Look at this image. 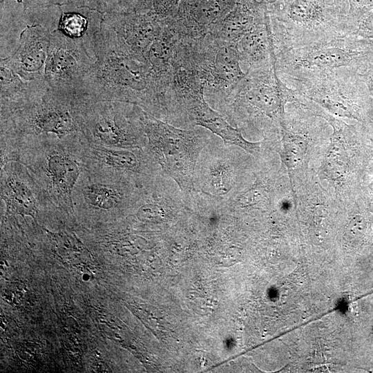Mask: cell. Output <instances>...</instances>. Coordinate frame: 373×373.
<instances>
[{
  "label": "cell",
  "mask_w": 373,
  "mask_h": 373,
  "mask_svg": "<svg viewBox=\"0 0 373 373\" xmlns=\"http://www.w3.org/2000/svg\"><path fill=\"white\" fill-rule=\"evenodd\" d=\"M96 61L77 93L92 102L112 101L141 107L156 117L169 104L168 93L146 59L137 57L118 42L104 21L95 38Z\"/></svg>",
  "instance_id": "cell-1"
},
{
  "label": "cell",
  "mask_w": 373,
  "mask_h": 373,
  "mask_svg": "<svg viewBox=\"0 0 373 373\" xmlns=\"http://www.w3.org/2000/svg\"><path fill=\"white\" fill-rule=\"evenodd\" d=\"M84 140L83 135H49L19 145L12 160L28 169L48 201L69 219H75L73 195L85 170Z\"/></svg>",
  "instance_id": "cell-2"
},
{
  "label": "cell",
  "mask_w": 373,
  "mask_h": 373,
  "mask_svg": "<svg viewBox=\"0 0 373 373\" xmlns=\"http://www.w3.org/2000/svg\"><path fill=\"white\" fill-rule=\"evenodd\" d=\"M88 102L76 92L50 88L37 102L1 120V163L10 161L23 143L49 135H83L82 115Z\"/></svg>",
  "instance_id": "cell-3"
},
{
  "label": "cell",
  "mask_w": 373,
  "mask_h": 373,
  "mask_svg": "<svg viewBox=\"0 0 373 373\" xmlns=\"http://www.w3.org/2000/svg\"><path fill=\"white\" fill-rule=\"evenodd\" d=\"M131 109L146 137L147 153L182 189H192L197 159L205 144L202 137L162 122L137 105Z\"/></svg>",
  "instance_id": "cell-4"
},
{
  "label": "cell",
  "mask_w": 373,
  "mask_h": 373,
  "mask_svg": "<svg viewBox=\"0 0 373 373\" xmlns=\"http://www.w3.org/2000/svg\"><path fill=\"white\" fill-rule=\"evenodd\" d=\"M276 55L321 40L352 34L349 18L325 0H288L270 19Z\"/></svg>",
  "instance_id": "cell-5"
},
{
  "label": "cell",
  "mask_w": 373,
  "mask_h": 373,
  "mask_svg": "<svg viewBox=\"0 0 373 373\" xmlns=\"http://www.w3.org/2000/svg\"><path fill=\"white\" fill-rule=\"evenodd\" d=\"M373 61V45L352 33L283 51L276 55L279 76L301 77L348 68L361 73Z\"/></svg>",
  "instance_id": "cell-6"
},
{
  "label": "cell",
  "mask_w": 373,
  "mask_h": 373,
  "mask_svg": "<svg viewBox=\"0 0 373 373\" xmlns=\"http://www.w3.org/2000/svg\"><path fill=\"white\" fill-rule=\"evenodd\" d=\"M295 93L341 117L361 121L370 113V97L358 73L348 68L301 77L279 76Z\"/></svg>",
  "instance_id": "cell-7"
},
{
  "label": "cell",
  "mask_w": 373,
  "mask_h": 373,
  "mask_svg": "<svg viewBox=\"0 0 373 373\" xmlns=\"http://www.w3.org/2000/svg\"><path fill=\"white\" fill-rule=\"evenodd\" d=\"M235 107L270 121L280 131L285 121L287 102L296 104L298 95L279 77L276 64L246 70L245 76L226 96Z\"/></svg>",
  "instance_id": "cell-8"
},
{
  "label": "cell",
  "mask_w": 373,
  "mask_h": 373,
  "mask_svg": "<svg viewBox=\"0 0 373 373\" xmlns=\"http://www.w3.org/2000/svg\"><path fill=\"white\" fill-rule=\"evenodd\" d=\"M82 127L84 138L93 144L119 149L146 146V137L133 115L131 104L89 99Z\"/></svg>",
  "instance_id": "cell-9"
},
{
  "label": "cell",
  "mask_w": 373,
  "mask_h": 373,
  "mask_svg": "<svg viewBox=\"0 0 373 373\" xmlns=\"http://www.w3.org/2000/svg\"><path fill=\"white\" fill-rule=\"evenodd\" d=\"M135 187L85 169L73 195L75 218L101 221L119 216L135 204Z\"/></svg>",
  "instance_id": "cell-10"
},
{
  "label": "cell",
  "mask_w": 373,
  "mask_h": 373,
  "mask_svg": "<svg viewBox=\"0 0 373 373\" xmlns=\"http://www.w3.org/2000/svg\"><path fill=\"white\" fill-rule=\"evenodd\" d=\"M95 61L83 42L54 29L50 35L45 79L52 89L77 92Z\"/></svg>",
  "instance_id": "cell-11"
},
{
  "label": "cell",
  "mask_w": 373,
  "mask_h": 373,
  "mask_svg": "<svg viewBox=\"0 0 373 373\" xmlns=\"http://www.w3.org/2000/svg\"><path fill=\"white\" fill-rule=\"evenodd\" d=\"M1 204L4 217L30 216L36 222L39 216H63L46 198L28 169L17 161L1 166Z\"/></svg>",
  "instance_id": "cell-12"
},
{
  "label": "cell",
  "mask_w": 373,
  "mask_h": 373,
  "mask_svg": "<svg viewBox=\"0 0 373 373\" xmlns=\"http://www.w3.org/2000/svg\"><path fill=\"white\" fill-rule=\"evenodd\" d=\"M140 149L98 146L84 140L85 169L106 178L134 186L149 175V160Z\"/></svg>",
  "instance_id": "cell-13"
},
{
  "label": "cell",
  "mask_w": 373,
  "mask_h": 373,
  "mask_svg": "<svg viewBox=\"0 0 373 373\" xmlns=\"http://www.w3.org/2000/svg\"><path fill=\"white\" fill-rule=\"evenodd\" d=\"M104 21L112 28L117 41L126 50L144 58L164 26L162 20L150 12L105 14Z\"/></svg>",
  "instance_id": "cell-14"
},
{
  "label": "cell",
  "mask_w": 373,
  "mask_h": 373,
  "mask_svg": "<svg viewBox=\"0 0 373 373\" xmlns=\"http://www.w3.org/2000/svg\"><path fill=\"white\" fill-rule=\"evenodd\" d=\"M0 120L39 101L50 89L44 80H26L4 60L0 67Z\"/></svg>",
  "instance_id": "cell-15"
},
{
  "label": "cell",
  "mask_w": 373,
  "mask_h": 373,
  "mask_svg": "<svg viewBox=\"0 0 373 373\" xmlns=\"http://www.w3.org/2000/svg\"><path fill=\"white\" fill-rule=\"evenodd\" d=\"M59 6V15L55 29L66 37L83 42L96 58L95 38L101 29L104 14L86 6L72 3Z\"/></svg>",
  "instance_id": "cell-16"
},
{
  "label": "cell",
  "mask_w": 373,
  "mask_h": 373,
  "mask_svg": "<svg viewBox=\"0 0 373 373\" xmlns=\"http://www.w3.org/2000/svg\"><path fill=\"white\" fill-rule=\"evenodd\" d=\"M186 111L195 125L209 130L219 136L224 144L238 146L254 156L260 153V142L245 140L239 129L233 127L221 115L209 106L204 95L195 99Z\"/></svg>",
  "instance_id": "cell-17"
},
{
  "label": "cell",
  "mask_w": 373,
  "mask_h": 373,
  "mask_svg": "<svg viewBox=\"0 0 373 373\" xmlns=\"http://www.w3.org/2000/svg\"><path fill=\"white\" fill-rule=\"evenodd\" d=\"M241 64L247 70L276 64V54L273 41L270 19L257 23L236 44Z\"/></svg>",
  "instance_id": "cell-18"
},
{
  "label": "cell",
  "mask_w": 373,
  "mask_h": 373,
  "mask_svg": "<svg viewBox=\"0 0 373 373\" xmlns=\"http://www.w3.org/2000/svg\"><path fill=\"white\" fill-rule=\"evenodd\" d=\"M266 17L250 4L238 2L209 34L220 41L236 46L247 32Z\"/></svg>",
  "instance_id": "cell-19"
},
{
  "label": "cell",
  "mask_w": 373,
  "mask_h": 373,
  "mask_svg": "<svg viewBox=\"0 0 373 373\" xmlns=\"http://www.w3.org/2000/svg\"><path fill=\"white\" fill-rule=\"evenodd\" d=\"M281 147L279 155L288 171L296 169L303 162L307 151L309 138L307 134L295 131L285 121L280 128Z\"/></svg>",
  "instance_id": "cell-20"
},
{
  "label": "cell",
  "mask_w": 373,
  "mask_h": 373,
  "mask_svg": "<svg viewBox=\"0 0 373 373\" xmlns=\"http://www.w3.org/2000/svg\"><path fill=\"white\" fill-rule=\"evenodd\" d=\"M74 5L86 6L102 14L146 12V0H76Z\"/></svg>",
  "instance_id": "cell-21"
},
{
  "label": "cell",
  "mask_w": 373,
  "mask_h": 373,
  "mask_svg": "<svg viewBox=\"0 0 373 373\" xmlns=\"http://www.w3.org/2000/svg\"><path fill=\"white\" fill-rule=\"evenodd\" d=\"M352 26L353 34L373 45V9L359 15Z\"/></svg>",
  "instance_id": "cell-22"
},
{
  "label": "cell",
  "mask_w": 373,
  "mask_h": 373,
  "mask_svg": "<svg viewBox=\"0 0 373 373\" xmlns=\"http://www.w3.org/2000/svg\"><path fill=\"white\" fill-rule=\"evenodd\" d=\"M181 0H152L149 10L159 19L163 20L169 17L170 12Z\"/></svg>",
  "instance_id": "cell-23"
},
{
  "label": "cell",
  "mask_w": 373,
  "mask_h": 373,
  "mask_svg": "<svg viewBox=\"0 0 373 373\" xmlns=\"http://www.w3.org/2000/svg\"><path fill=\"white\" fill-rule=\"evenodd\" d=\"M349 19L352 22L361 13L373 9V0H347Z\"/></svg>",
  "instance_id": "cell-24"
},
{
  "label": "cell",
  "mask_w": 373,
  "mask_h": 373,
  "mask_svg": "<svg viewBox=\"0 0 373 373\" xmlns=\"http://www.w3.org/2000/svg\"><path fill=\"white\" fill-rule=\"evenodd\" d=\"M362 81L364 82L370 97V113L373 119V61L367 67L358 73Z\"/></svg>",
  "instance_id": "cell-25"
},
{
  "label": "cell",
  "mask_w": 373,
  "mask_h": 373,
  "mask_svg": "<svg viewBox=\"0 0 373 373\" xmlns=\"http://www.w3.org/2000/svg\"><path fill=\"white\" fill-rule=\"evenodd\" d=\"M21 3L24 7L29 6H61L64 4H74L76 0H15Z\"/></svg>",
  "instance_id": "cell-26"
},
{
  "label": "cell",
  "mask_w": 373,
  "mask_h": 373,
  "mask_svg": "<svg viewBox=\"0 0 373 373\" xmlns=\"http://www.w3.org/2000/svg\"><path fill=\"white\" fill-rule=\"evenodd\" d=\"M262 1L267 5H274L279 1V0H262Z\"/></svg>",
  "instance_id": "cell-27"
},
{
  "label": "cell",
  "mask_w": 373,
  "mask_h": 373,
  "mask_svg": "<svg viewBox=\"0 0 373 373\" xmlns=\"http://www.w3.org/2000/svg\"><path fill=\"white\" fill-rule=\"evenodd\" d=\"M370 190H371L372 193H373V180H372V182H371V184L370 185Z\"/></svg>",
  "instance_id": "cell-28"
},
{
  "label": "cell",
  "mask_w": 373,
  "mask_h": 373,
  "mask_svg": "<svg viewBox=\"0 0 373 373\" xmlns=\"http://www.w3.org/2000/svg\"><path fill=\"white\" fill-rule=\"evenodd\" d=\"M334 2H337L338 0H334Z\"/></svg>",
  "instance_id": "cell-29"
}]
</instances>
